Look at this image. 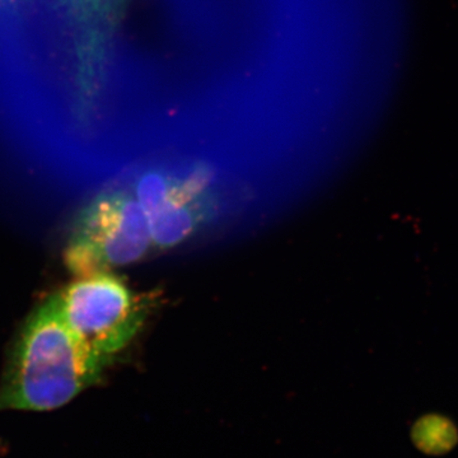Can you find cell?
Segmentation results:
<instances>
[{
	"label": "cell",
	"instance_id": "cell-1",
	"mask_svg": "<svg viewBox=\"0 0 458 458\" xmlns=\"http://www.w3.org/2000/svg\"><path fill=\"white\" fill-rule=\"evenodd\" d=\"M107 364L66 327L51 294L13 344L0 381V412L63 408L98 384Z\"/></svg>",
	"mask_w": 458,
	"mask_h": 458
},
{
	"label": "cell",
	"instance_id": "cell-2",
	"mask_svg": "<svg viewBox=\"0 0 458 458\" xmlns=\"http://www.w3.org/2000/svg\"><path fill=\"white\" fill-rule=\"evenodd\" d=\"M131 0H50L47 49L82 111L98 104L110 80L117 38Z\"/></svg>",
	"mask_w": 458,
	"mask_h": 458
},
{
	"label": "cell",
	"instance_id": "cell-3",
	"mask_svg": "<svg viewBox=\"0 0 458 458\" xmlns=\"http://www.w3.org/2000/svg\"><path fill=\"white\" fill-rule=\"evenodd\" d=\"M152 245L149 222L135 194H99L78 214L64 262L74 276L108 273L141 260Z\"/></svg>",
	"mask_w": 458,
	"mask_h": 458
},
{
	"label": "cell",
	"instance_id": "cell-4",
	"mask_svg": "<svg viewBox=\"0 0 458 458\" xmlns=\"http://www.w3.org/2000/svg\"><path fill=\"white\" fill-rule=\"evenodd\" d=\"M60 315L87 348L110 363L143 327V303L108 273L80 276L57 292Z\"/></svg>",
	"mask_w": 458,
	"mask_h": 458
},
{
	"label": "cell",
	"instance_id": "cell-5",
	"mask_svg": "<svg viewBox=\"0 0 458 458\" xmlns=\"http://www.w3.org/2000/svg\"><path fill=\"white\" fill-rule=\"evenodd\" d=\"M135 197L147 214L152 245L158 249L180 245L213 213V194L199 177L148 172L138 181Z\"/></svg>",
	"mask_w": 458,
	"mask_h": 458
},
{
	"label": "cell",
	"instance_id": "cell-6",
	"mask_svg": "<svg viewBox=\"0 0 458 458\" xmlns=\"http://www.w3.org/2000/svg\"><path fill=\"white\" fill-rule=\"evenodd\" d=\"M49 12L50 0H0V80L22 82L35 69L38 49H47Z\"/></svg>",
	"mask_w": 458,
	"mask_h": 458
}]
</instances>
